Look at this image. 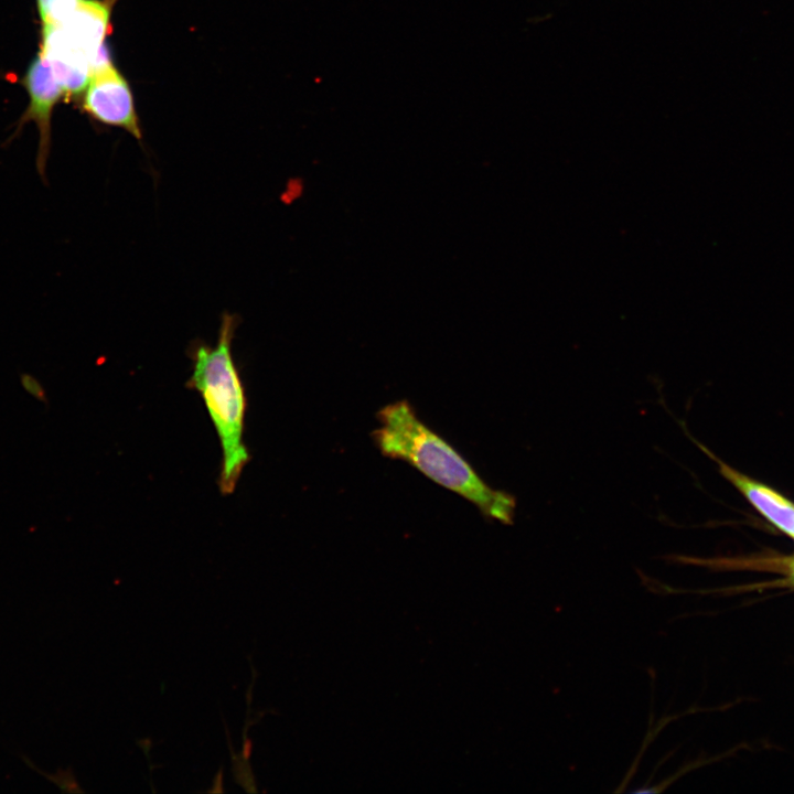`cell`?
<instances>
[{
    "instance_id": "obj_1",
    "label": "cell",
    "mask_w": 794,
    "mask_h": 794,
    "mask_svg": "<svg viewBox=\"0 0 794 794\" xmlns=\"http://www.w3.org/2000/svg\"><path fill=\"white\" fill-rule=\"evenodd\" d=\"M371 433L380 453L401 460L442 487L472 503L487 519L512 524L516 500L491 487L444 438L430 429L407 399L385 405Z\"/></svg>"
},
{
    "instance_id": "obj_2",
    "label": "cell",
    "mask_w": 794,
    "mask_h": 794,
    "mask_svg": "<svg viewBox=\"0 0 794 794\" xmlns=\"http://www.w3.org/2000/svg\"><path fill=\"white\" fill-rule=\"evenodd\" d=\"M237 316L222 315L214 346L197 344L191 352L193 372L186 386L200 393L222 447L219 490L234 492L250 457L244 443L247 401L232 354Z\"/></svg>"
},
{
    "instance_id": "obj_3",
    "label": "cell",
    "mask_w": 794,
    "mask_h": 794,
    "mask_svg": "<svg viewBox=\"0 0 794 794\" xmlns=\"http://www.w3.org/2000/svg\"><path fill=\"white\" fill-rule=\"evenodd\" d=\"M83 107L96 120L124 128L141 139L130 88L112 65L90 75Z\"/></svg>"
},
{
    "instance_id": "obj_4",
    "label": "cell",
    "mask_w": 794,
    "mask_h": 794,
    "mask_svg": "<svg viewBox=\"0 0 794 794\" xmlns=\"http://www.w3.org/2000/svg\"><path fill=\"white\" fill-rule=\"evenodd\" d=\"M25 86L30 96V104L20 125L32 120L37 126L40 142L36 155V170L42 178H45L51 144V117L63 89L56 81L49 62L41 53L32 61L28 68Z\"/></svg>"
},
{
    "instance_id": "obj_5",
    "label": "cell",
    "mask_w": 794,
    "mask_h": 794,
    "mask_svg": "<svg viewBox=\"0 0 794 794\" xmlns=\"http://www.w3.org/2000/svg\"><path fill=\"white\" fill-rule=\"evenodd\" d=\"M41 54L66 95H75L87 87L90 78L88 56L76 47L60 25H43Z\"/></svg>"
},
{
    "instance_id": "obj_6",
    "label": "cell",
    "mask_w": 794,
    "mask_h": 794,
    "mask_svg": "<svg viewBox=\"0 0 794 794\" xmlns=\"http://www.w3.org/2000/svg\"><path fill=\"white\" fill-rule=\"evenodd\" d=\"M694 440V439H693ZM696 444L719 465V471L771 524L794 538V503L779 492L732 469L707 448Z\"/></svg>"
},
{
    "instance_id": "obj_7",
    "label": "cell",
    "mask_w": 794,
    "mask_h": 794,
    "mask_svg": "<svg viewBox=\"0 0 794 794\" xmlns=\"http://www.w3.org/2000/svg\"><path fill=\"white\" fill-rule=\"evenodd\" d=\"M110 8L105 1L78 0L77 6L60 26L69 41L90 60L104 44Z\"/></svg>"
},
{
    "instance_id": "obj_8",
    "label": "cell",
    "mask_w": 794,
    "mask_h": 794,
    "mask_svg": "<svg viewBox=\"0 0 794 794\" xmlns=\"http://www.w3.org/2000/svg\"><path fill=\"white\" fill-rule=\"evenodd\" d=\"M224 721V727L226 730V737L228 741V747L232 755V772L233 776L236 783H238L246 792L248 793H256V781L254 773L251 771V766L249 763V760H245L240 753H236L232 747V742L229 739V732L227 725Z\"/></svg>"
},
{
    "instance_id": "obj_9",
    "label": "cell",
    "mask_w": 794,
    "mask_h": 794,
    "mask_svg": "<svg viewBox=\"0 0 794 794\" xmlns=\"http://www.w3.org/2000/svg\"><path fill=\"white\" fill-rule=\"evenodd\" d=\"M21 384L26 393L35 397L37 400L47 404L45 390L41 383L30 374H21Z\"/></svg>"
},
{
    "instance_id": "obj_10",
    "label": "cell",
    "mask_w": 794,
    "mask_h": 794,
    "mask_svg": "<svg viewBox=\"0 0 794 794\" xmlns=\"http://www.w3.org/2000/svg\"><path fill=\"white\" fill-rule=\"evenodd\" d=\"M212 787L208 788L207 793H223V766L221 765L217 773L215 774L213 781H212Z\"/></svg>"
},
{
    "instance_id": "obj_11",
    "label": "cell",
    "mask_w": 794,
    "mask_h": 794,
    "mask_svg": "<svg viewBox=\"0 0 794 794\" xmlns=\"http://www.w3.org/2000/svg\"><path fill=\"white\" fill-rule=\"evenodd\" d=\"M790 570H791V577L794 582V558L792 559V562L790 564Z\"/></svg>"
}]
</instances>
